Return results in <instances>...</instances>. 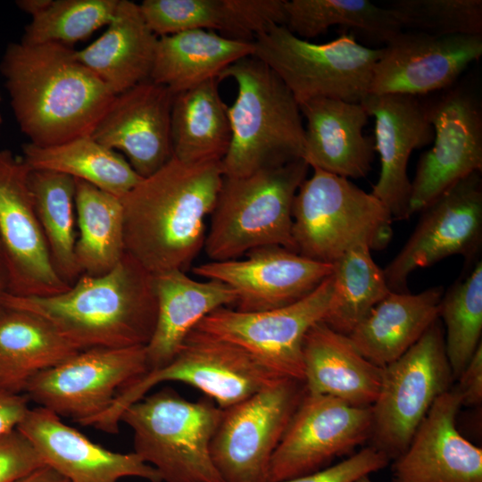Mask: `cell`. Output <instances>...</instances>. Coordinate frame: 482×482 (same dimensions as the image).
<instances>
[{
	"label": "cell",
	"instance_id": "obj_13",
	"mask_svg": "<svg viewBox=\"0 0 482 482\" xmlns=\"http://www.w3.org/2000/svg\"><path fill=\"white\" fill-rule=\"evenodd\" d=\"M148 370L145 346L95 347L36 375L24 393L60 418L87 426Z\"/></svg>",
	"mask_w": 482,
	"mask_h": 482
},
{
	"label": "cell",
	"instance_id": "obj_20",
	"mask_svg": "<svg viewBox=\"0 0 482 482\" xmlns=\"http://www.w3.org/2000/svg\"><path fill=\"white\" fill-rule=\"evenodd\" d=\"M174 94L146 79L115 96L91 137L101 145L123 152L142 179L173 156L171 109Z\"/></svg>",
	"mask_w": 482,
	"mask_h": 482
},
{
	"label": "cell",
	"instance_id": "obj_9",
	"mask_svg": "<svg viewBox=\"0 0 482 482\" xmlns=\"http://www.w3.org/2000/svg\"><path fill=\"white\" fill-rule=\"evenodd\" d=\"M280 378L238 347L194 329L170 363L146 372L121 390L112 405L87 426L117 434L124 410L165 381L192 386L226 409Z\"/></svg>",
	"mask_w": 482,
	"mask_h": 482
},
{
	"label": "cell",
	"instance_id": "obj_41",
	"mask_svg": "<svg viewBox=\"0 0 482 482\" xmlns=\"http://www.w3.org/2000/svg\"><path fill=\"white\" fill-rule=\"evenodd\" d=\"M389 461L383 452L370 445L339 463L280 482H354L384 469Z\"/></svg>",
	"mask_w": 482,
	"mask_h": 482
},
{
	"label": "cell",
	"instance_id": "obj_25",
	"mask_svg": "<svg viewBox=\"0 0 482 482\" xmlns=\"http://www.w3.org/2000/svg\"><path fill=\"white\" fill-rule=\"evenodd\" d=\"M153 276L157 314L145 345L148 371L170 363L205 316L218 308L236 305L237 301L234 290L220 280L198 281L181 270Z\"/></svg>",
	"mask_w": 482,
	"mask_h": 482
},
{
	"label": "cell",
	"instance_id": "obj_17",
	"mask_svg": "<svg viewBox=\"0 0 482 482\" xmlns=\"http://www.w3.org/2000/svg\"><path fill=\"white\" fill-rule=\"evenodd\" d=\"M426 106L434 129V145L420 155L411 181V215L420 212L459 180L482 170L478 96L460 87Z\"/></svg>",
	"mask_w": 482,
	"mask_h": 482
},
{
	"label": "cell",
	"instance_id": "obj_22",
	"mask_svg": "<svg viewBox=\"0 0 482 482\" xmlns=\"http://www.w3.org/2000/svg\"><path fill=\"white\" fill-rule=\"evenodd\" d=\"M16 428L33 445L44 463L70 482H119L127 477L162 482L159 472L134 452H112L45 408H29Z\"/></svg>",
	"mask_w": 482,
	"mask_h": 482
},
{
	"label": "cell",
	"instance_id": "obj_5",
	"mask_svg": "<svg viewBox=\"0 0 482 482\" xmlns=\"http://www.w3.org/2000/svg\"><path fill=\"white\" fill-rule=\"evenodd\" d=\"M309 166L303 159L224 177L204 249L212 262L238 259L264 246L295 252L292 208Z\"/></svg>",
	"mask_w": 482,
	"mask_h": 482
},
{
	"label": "cell",
	"instance_id": "obj_1",
	"mask_svg": "<svg viewBox=\"0 0 482 482\" xmlns=\"http://www.w3.org/2000/svg\"><path fill=\"white\" fill-rule=\"evenodd\" d=\"M220 162L171 159L120 197L125 252L151 274L186 271L204 248L222 184Z\"/></svg>",
	"mask_w": 482,
	"mask_h": 482
},
{
	"label": "cell",
	"instance_id": "obj_37",
	"mask_svg": "<svg viewBox=\"0 0 482 482\" xmlns=\"http://www.w3.org/2000/svg\"><path fill=\"white\" fill-rule=\"evenodd\" d=\"M332 264L333 293L322 321L348 336L391 290L366 245L349 250Z\"/></svg>",
	"mask_w": 482,
	"mask_h": 482
},
{
	"label": "cell",
	"instance_id": "obj_14",
	"mask_svg": "<svg viewBox=\"0 0 482 482\" xmlns=\"http://www.w3.org/2000/svg\"><path fill=\"white\" fill-rule=\"evenodd\" d=\"M413 232L383 269L393 292L406 293L410 274L453 255L468 264L478 260L482 246V179L475 171L459 180L420 212Z\"/></svg>",
	"mask_w": 482,
	"mask_h": 482
},
{
	"label": "cell",
	"instance_id": "obj_12",
	"mask_svg": "<svg viewBox=\"0 0 482 482\" xmlns=\"http://www.w3.org/2000/svg\"><path fill=\"white\" fill-rule=\"evenodd\" d=\"M306 392L283 378L223 409L211 455L223 482H268L270 462Z\"/></svg>",
	"mask_w": 482,
	"mask_h": 482
},
{
	"label": "cell",
	"instance_id": "obj_36",
	"mask_svg": "<svg viewBox=\"0 0 482 482\" xmlns=\"http://www.w3.org/2000/svg\"><path fill=\"white\" fill-rule=\"evenodd\" d=\"M287 29L305 39L324 34L330 27L353 29L387 43L403 31L389 7L368 0H286Z\"/></svg>",
	"mask_w": 482,
	"mask_h": 482
},
{
	"label": "cell",
	"instance_id": "obj_23",
	"mask_svg": "<svg viewBox=\"0 0 482 482\" xmlns=\"http://www.w3.org/2000/svg\"><path fill=\"white\" fill-rule=\"evenodd\" d=\"M461 407L454 386L436 399L395 460L392 482H482V449L456 428Z\"/></svg>",
	"mask_w": 482,
	"mask_h": 482
},
{
	"label": "cell",
	"instance_id": "obj_38",
	"mask_svg": "<svg viewBox=\"0 0 482 482\" xmlns=\"http://www.w3.org/2000/svg\"><path fill=\"white\" fill-rule=\"evenodd\" d=\"M467 266L465 274L443 294L439 306L453 379H457L482 344V261L478 259Z\"/></svg>",
	"mask_w": 482,
	"mask_h": 482
},
{
	"label": "cell",
	"instance_id": "obj_35",
	"mask_svg": "<svg viewBox=\"0 0 482 482\" xmlns=\"http://www.w3.org/2000/svg\"><path fill=\"white\" fill-rule=\"evenodd\" d=\"M36 212L53 265L68 285L81 275L75 257V179L44 170H30Z\"/></svg>",
	"mask_w": 482,
	"mask_h": 482
},
{
	"label": "cell",
	"instance_id": "obj_46",
	"mask_svg": "<svg viewBox=\"0 0 482 482\" xmlns=\"http://www.w3.org/2000/svg\"><path fill=\"white\" fill-rule=\"evenodd\" d=\"M9 292L8 277L5 267L0 260V312L4 308L3 304L4 297Z\"/></svg>",
	"mask_w": 482,
	"mask_h": 482
},
{
	"label": "cell",
	"instance_id": "obj_28",
	"mask_svg": "<svg viewBox=\"0 0 482 482\" xmlns=\"http://www.w3.org/2000/svg\"><path fill=\"white\" fill-rule=\"evenodd\" d=\"M104 33L76 57L114 94L150 79L157 37L147 25L139 4L119 0Z\"/></svg>",
	"mask_w": 482,
	"mask_h": 482
},
{
	"label": "cell",
	"instance_id": "obj_42",
	"mask_svg": "<svg viewBox=\"0 0 482 482\" xmlns=\"http://www.w3.org/2000/svg\"><path fill=\"white\" fill-rule=\"evenodd\" d=\"M43 465L33 445L17 428L0 436V482H14Z\"/></svg>",
	"mask_w": 482,
	"mask_h": 482
},
{
	"label": "cell",
	"instance_id": "obj_16",
	"mask_svg": "<svg viewBox=\"0 0 482 482\" xmlns=\"http://www.w3.org/2000/svg\"><path fill=\"white\" fill-rule=\"evenodd\" d=\"M370 407L305 392L272 454L268 482H280L323 469L370 439Z\"/></svg>",
	"mask_w": 482,
	"mask_h": 482
},
{
	"label": "cell",
	"instance_id": "obj_15",
	"mask_svg": "<svg viewBox=\"0 0 482 482\" xmlns=\"http://www.w3.org/2000/svg\"><path fill=\"white\" fill-rule=\"evenodd\" d=\"M29 173L22 156L0 151L1 261L7 272L9 294L50 296L71 286L53 265L36 212Z\"/></svg>",
	"mask_w": 482,
	"mask_h": 482
},
{
	"label": "cell",
	"instance_id": "obj_18",
	"mask_svg": "<svg viewBox=\"0 0 482 482\" xmlns=\"http://www.w3.org/2000/svg\"><path fill=\"white\" fill-rule=\"evenodd\" d=\"M192 270L227 284L237 295L236 310L254 312L284 307L307 296L332 274L333 264L270 245L248 252L244 259L210 261Z\"/></svg>",
	"mask_w": 482,
	"mask_h": 482
},
{
	"label": "cell",
	"instance_id": "obj_2",
	"mask_svg": "<svg viewBox=\"0 0 482 482\" xmlns=\"http://www.w3.org/2000/svg\"><path fill=\"white\" fill-rule=\"evenodd\" d=\"M22 133L38 146L91 136L116 95L57 43H11L0 62Z\"/></svg>",
	"mask_w": 482,
	"mask_h": 482
},
{
	"label": "cell",
	"instance_id": "obj_44",
	"mask_svg": "<svg viewBox=\"0 0 482 482\" xmlns=\"http://www.w3.org/2000/svg\"><path fill=\"white\" fill-rule=\"evenodd\" d=\"M29 409L26 395L0 392V436L15 429Z\"/></svg>",
	"mask_w": 482,
	"mask_h": 482
},
{
	"label": "cell",
	"instance_id": "obj_43",
	"mask_svg": "<svg viewBox=\"0 0 482 482\" xmlns=\"http://www.w3.org/2000/svg\"><path fill=\"white\" fill-rule=\"evenodd\" d=\"M454 386L458 391L461 406H478L482 402V344L457 378Z\"/></svg>",
	"mask_w": 482,
	"mask_h": 482
},
{
	"label": "cell",
	"instance_id": "obj_19",
	"mask_svg": "<svg viewBox=\"0 0 482 482\" xmlns=\"http://www.w3.org/2000/svg\"><path fill=\"white\" fill-rule=\"evenodd\" d=\"M482 55V35L436 37L401 31L377 62L370 94L422 96L452 86Z\"/></svg>",
	"mask_w": 482,
	"mask_h": 482
},
{
	"label": "cell",
	"instance_id": "obj_6",
	"mask_svg": "<svg viewBox=\"0 0 482 482\" xmlns=\"http://www.w3.org/2000/svg\"><path fill=\"white\" fill-rule=\"evenodd\" d=\"M223 414L209 397L191 402L171 387L145 395L120 416L133 431L134 453L165 482H223L211 445Z\"/></svg>",
	"mask_w": 482,
	"mask_h": 482
},
{
	"label": "cell",
	"instance_id": "obj_33",
	"mask_svg": "<svg viewBox=\"0 0 482 482\" xmlns=\"http://www.w3.org/2000/svg\"><path fill=\"white\" fill-rule=\"evenodd\" d=\"M22 158L30 170L62 173L119 198L142 179L128 161L91 136L49 146H38L29 142L22 145Z\"/></svg>",
	"mask_w": 482,
	"mask_h": 482
},
{
	"label": "cell",
	"instance_id": "obj_29",
	"mask_svg": "<svg viewBox=\"0 0 482 482\" xmlns=\"http://www.w3.org/2000/svg\"><path fill=\"white\" fill-rule=\"evenodd\" d=\"M442 287L418 294L391 291L356 325L348 337L379 368L402 356L439 318Z\"/></svg>",
	"mask_w": 482,
	"mask_h": 482
},
{
	"label": "cell",
	"instance_id": "obj_49",
	"mask_svg": "<svg viewBox=\"0 0 482 482\" xmlns=\"http://www.w3.org/2000/svg\"><path fill=\"white\" fill-rule=\"evenodd\" d=\"M0 260H1V245H0Z\"/></svg>",
	"mask_w": 482,
	"mask_h": 482
},
{
	"label": "cell",
	"instance_id": "obj_7",
	"mask_svg": "<svg viewBox=\"0 0 482 482\" xmlns=\"http://www.w3.org/2000/svg\"><path fill=\"white\" fill-rule=\"evenodd\" d=\"M292 219L295 252L326 263L360 245L382 250L393 237L394 220L377 197L317 169L299 187Z\"/></svg>",
	"mask_w": 482,
	"mask_h": 482
},
{
	"label": "cell",
	"instance_id": "obj_48",
	"mask_svg": "<svg viewBox=\"0 0 482 482\" xmlns=\"http://www.w3.org/2000/svg\"><path fill=\"white\" fill-rule=\"evenodd\" d=\"M2 121H3V119H2V116L0 114V127H1Z\"/></svg>",
	"mask_w": 482,
	"mask_h": 482
},
{
	"label": "cell",
	"instance_id": "obj_47",
	"mask_svg": "<svg viewBox=\"0 0 482 482\" xmlns=\"http://www.w3.org/2000/svg\"><path fill=\"white\" fill-rule=\"evenodd\" d=\"M354 482H373V481L370 478L369 475H366V476H363V477L358 478Z\"/></svg>",
	"mask_w": 482,
	"mask_h": 482
},
{
	"label": "cell",
	"instance_id": "obj_40",
	"mask_svg": "<svg viewBox=\"0 0 482 482\" xmlns=\"http://www.w3.org/2000/svg\"><path fill=\"white\" fill-rule=\"evenodd\" d=\"M401 27L436 37L482 35L481 0H395Z\"/></svg>",
	"mask_w": 482,
	"mask_h": 482
},
{
	"label": "cell",
	"instance_id": "obj_50",
	"mask_svg": "<svg viewBox=\"0 0 482 482\" xmlns=\"http://www.w3.org/2000/svg\"><path fill=\"white\" fill-rule=\"evenodd\" d=\"M0 99H1V96H0Z\"/></svg>",
	"mask_w": 482,
	"mask_h": 482
},
{
	"label": "cell",
	"instance_id": "obj_10",
	"mask_svg": "<svg viewBox=\"0 0 482 482\" xmlns=\"http://www.w3.org/2000/svg\"><path fill=\"white\" fill-rule=\"evenodd\" d=\"M453 380L438 318L402 356L381 368L379 391L371 406L370 445L389 460L398 458Z\"/></svg>",
	"mask_w": 482,
	"mask_h": 482
},
{
	"label": "cell",
	"instance_id": "obj_4",
	"mask_svg": "<svg viewBox=\"0 0 482 482\" xmlns=\"http://www.w3.org/2000/svg\"><path fill=\"white\" fill-rule=\"evenodd\" d=\"M230 78L237 95L228 106L231 138L220 162L224 177L302 159L304 126L299 104L281 79L251 55L229 65L219 80Z\"/></svg>",
	"mask_w": 482,
	"mask_h": 482
},
{
	"label": "cell",
	"instance_id": "obj_39",
	"mask_svg": "<svg viewBox=\"0 0 482 482\" xmlns=\"http://www.w3.org/2000/svg\"><path fill=\"white\" fill-rule=\"evenodd\" d=\"M119 0H47L31 15L21 42L68 46L112 21Z\"/></svg>",
	"mask_w": 482,
	"mask_h": 482
},
{
	"label": "cell",
	"instance_id": "obj_32",
	"mask_svg": "<svg viewBox=\"0 0 482 482\" xmlns=\"http://www.w3.org/2000/svg\"><path fill=\"white\" fill-rule=\"evenodd\" d=\"M219 80L209 79L174 96L171 109L173 156L186 162H221L230 144L228 106Z\"/></svg>",
	"mask_w": 482,
	"mask_h": 482
},
{
	"label": "cell",
	"instance_id": "obj_27",
	"mask_svg": "<svg viewBox=\"0 0 482 482\" xmlns=\"http://www.w3.org/2000/svg\"><path fill=\"white\" fill-rule=\"evenodd\" d=\"M303 360L307 392L329 395L357 407H370L376 401L381 368L364 358L348 336L322 320L307 331Z\"/></svg>",
	"mask_w": 482,
	"mask_h": 482
},
{
	"label": "cell",
	"instance_id": "obj_31",
	"mask_svg": "<svg viewBox=\"0 0 482 482\" xmlns=\"http://www.w3.org/2000/svg\"><path fill=\"white\" fill-rule=\"evenodd\" d=\"M79 352L41 316L4 307L0 312V392L24 393L36 375Z\"/></svg>",
	"mask_w": 482,
	"mask_h": 482
},
{
	"label": "cell",
	"instance_id": "obj_3",
	"mask_svg": "<svg viewBox=\"0 0 482 482\" xmlns=\"http://www.w3.org/2000/svg\"><path fill=\"white\" fill-rule=\"evenodd\" d=\"M4 307L41 316L79 351L145 346L156 321L154 276L126 252L108 272L80 277L62 293L17 296Z\"/></svg>",
	"mask_w": 482,
	"mask_h": 482
},
{
	"label": "cell",
	"instance_id": "obj_30",
	"mask_svg": "<svg viewBox=\"0 0 482 482\" xmlns=\"http://www.w3.org/2000/svg\"><path fill=\"white\" fill-rule=\"evenodd\" d=\"M253 41L191 29L159 37L150 79L174 95L219 78L237 61L253 55ZM220 81V80H219Z\"/></svg>",
	"mask_w": 482,
	"mask_h": 482
},
{
	"label": "cell",
	"instance_id": "obj_45",
	"mask_svg": "<svg viewBox=\"0 0 482 482\" xmlns=\"http://www.w3.org/2000/svg\"><path fill=\"white\" fill-rule=\"evenodd\" d=\"M14 482H70L48 465H43Z\"/></svg>",
	"mask_w": 482,
	"mask_h": 482
},
{
	"label": "cell",
	"instance_id": "obj_24",
	"mask_svg": "<svg viewBox=\"0 0 482 482\" xmlns=\"http://www.w3.org/2000/svg\"><path fill=\"white\" fill-rule=\"evenodd\" d=\"M299 107L306 119L302 159L308 166L346 179L365 178L376 151L374 138L363 134L370 116L362 103L320 97Z\"/></svg>",
	"mask_w": 482,
	"mask_h": 482
},
{
	"label": "cell",
	"instance_id": "obj_11",
	"mask_svg": "<svg viewBox=\"0 0 482 482\" xmlns=\"http://www.w3.org/2000/svg\"><path fill=\"white\" fill-rule=\"evenodd\" d=\"M332 293L331 274L292 304L254 312L220 307L195 329L238 347L280 378L303 381V339L311 327L324 319Z\"/></svg>",
	"mask_w": 482,
	"mask_h": 482
},
{
	"label": "cell",
	"instance_id": "obj_8",
	"mask_svg": "<svg viewBox=\"0 0 482 482\" xmlns=\"http://www.w3.org/2000/svg\"><path fill=\"white\" fill-rule=\"evenodd\" d=\"M253 45V56L281 79L298 104L320 97L361 103L370 94L373 70L383 54V47L364 46L353 34L316 44L278 24L258 34Z\"/></svg>",
	"mask_w": 482,
	"mask_h": 482
},
{
	"label": "cell",
	"instance_id": "obj_26",
	"mask_svg": "<svg viewBox=\"0 0 482 482\" xmlns=\"http://www.w3.org/2000/svg\"><path fill=\"white\" fill-rule=\"evenodd\" d=\"M286 0H145L143 16L157 37L191 29L253 41L271 24L286 23Z\"/></svg>",
	"mask_w": 482,
	"mask_h": 482
},
{
	"label": "cell",
	"instance_id": "obj_34",
	"mask_svg": "<svg viewBox=\"0 0 482 482\" xmlns=\"http://www.w3.org/2000/svg\"><path fill=\"white\" fill-rule=\"evenodd\" d=\"M74 179L77 264L81 275H102L115 267L125 253L123 206L120 198Z\"/></svg>",
	"mask_w": 482,
	"mask_h": 482
},
{
	"label": "cell",
	"instance_id": "obj_21",
	"mask_svg": "<svg viewBox=\"0 0 482 482\" xmlns=\"http://www.w3.org/2000/svg\"><path fill=\"white\" fill-rule=\"evenodd\" d=\"M375 119L374 145L380 173L370 192L389 211L393 220H407L411 182L407 167L413 150L434 139L427 106L418 96L369 94L362 102Z\"/></svg>",
	"mask_w": 482,
	"mask_h": 482
}]
</instances>
